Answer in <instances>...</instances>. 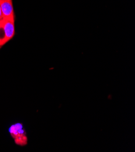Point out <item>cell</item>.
<instances>
[{"label": "cell", "mask_w": 135, "mask_h": 152, "mask_svg": "<svg viewBox=\"0 0 135 152\" xmlns=\"http://www.w3.org/2000/svg\"><path fill=\"white\" fill-rule=\"evenodd\" d=\"M15 19L3 18L1 21V30L3 34L0 39V47L10 41L15 35Z\"/></svg>", "instance_id": "obj_1"}, {"label": "cell", "mask_w": 135, "mask_h": 152, "mask_svg": "<svg viewBox=\"0 0 135 152\" xmlns=\"http://www.w3.org/2000/svg\"><path fill=\"white\" fill-rule=\"evenodd\" d=\"M9 132L17 145L24 146L27 144V138L21 124L18 123L12 126L9 129Z\"/></svg>", "instance_id": "obj_2"}, {"label": "cell", "mask_w": 135, "mask_h": 152, "mask_svg": "<svg viewBox=\"0 0 135 152\" xmlns=\"http://www.w3.org/2000/svg\"><path fill=\"white\" fill-rule=\"evenodd\" d=\"M3 18L15 19L13 7L12 0H0Z\"/></svg>", "instance_id": "obj_3"}, {"label": "cell", "mask_w": 135, "mask_h": 152, "mask_svg": "<svg viewBox=\"0 0 135 152\" xmlns=\"http://www.w3.org/2000/svg\"><path fill=\"white\" fill-rule=\"evenodd\" d=\"M3 13H2L1 6H0V20H3Z\"/></svg>", "instance_id": "obj_4"}, {"label": "cell", "mask_w": 135, "mask_h": 152, "mask_svg": "<svg viewBox=\"0 0 135 152\" xmlns=\"http://www.w3.org/2000/svg\"><path fill=\"white\" fill-rule=\"evenodd\" d=\"M1 20H0V28H1Z\"/></svg>", "instance_id": "obj_5"}, {"label": "cell", "mask_w": 135, "mask_h": 152, "mask_svg": "<svg viewBox=\"0 0 135 152\" xmlns=\"http://www.w3.org/2000/svg\"><path fill=\"white\" fill-rule=\"evenodd\" d=\"M0 48H1V47H0Z\"/></svg>", "instance_id": "obj_6"}]
</instances>
